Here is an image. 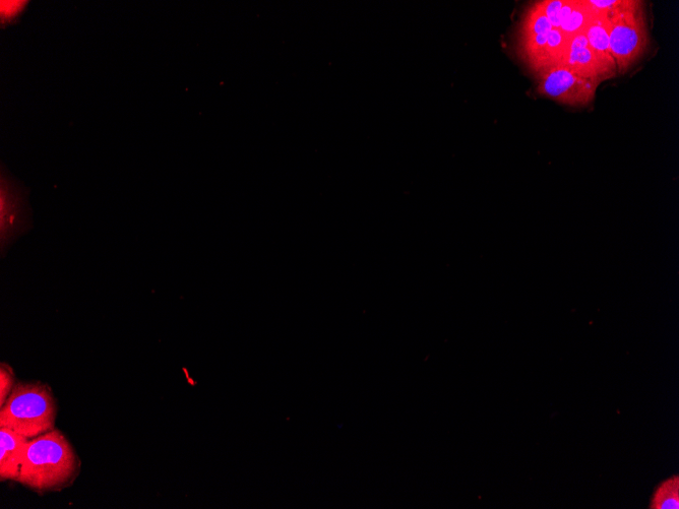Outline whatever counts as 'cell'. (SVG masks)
<instances>
[{
	"label": "cell",
	"mask_w": 679,
	"mask_h": 509,
	"mask_svg": "<svg viewBox=\"0 0 679 509\" xmlns=\"http://www.w3.org/2000/svg\"><path fill=\"white\" fill-rule=\"evenodd\" d=\"M82 461L64 432L53 430L29 439L17 483L37 494L66 490L74 485Z\"/></svg>",
	"instance_id": "6da1fadb"
},
{
	"label": "cell",
	"mask_w": 679,
	"mask_h": 509,
	"mask_svg": "<svg viewBox=\"0 0 679 509\" xmlns=\"http://www.w3.org/2000/svg\"><path fill=\"white\" fill-rule=\"evenodd\" d=\"M57 413V400L47 384L38 380L18 381L7 402L0 407V427L32 439L55 428Z\"/></svg>",
	"instance_id": "7a4b0ae2"
},
{
	"label": "cell",
	"mask_w": 679,
	"mask_h": 509,
	"mask_svg": "<svg viewBox=\"0 0 679 509\" xmlns=\"http://www.w3.org/2000/svg\"><path fill=\"white\" fill-rule=\"evenodd\" d=\"M609 46L616 71L624 75L643 58L650 45V34L643 2L621 0L606 13Z\"/></svg>",
	"instance_id": "3957f363"
},
{
	"label": "cell",
	"mask_w": 679,
	"mask_h": 509,
	"mask_svg": "<svg viewBox=\"0 0 679 509\" xmlns=\"http://www.w3.org/2000/svg\"><path fill=\"white\" fill-rule=\"evenodd\" d=\"M537 92L548 99L574 108L590 105L600 83L582 78L564 66H557L537 74Z\"/></svg>",
	"instance_id": "277c9868"
},
{
	"label": "cell",
	"mask_w": 679,
	"mask_h": 509,
	"mask_svg": "<svg viewBox=\"0 0 679 509\" xmlns=\"http://www.w3.org/2000/svg\"><path fill=\"white\" fill-rule=\"evenodd\" d=\"M0 241L5 256L7 248L30 227V211L22 186L2 168L0 179Z\"/></svg>",
	"instance_id": "5b68a950"
},
{
	"label": "cell",
	"mask_w": 679,
	"mask_h": 509,
	"mask_svg": "<svg viewBox=\"0 0 679 509\" xmlns=\"http://www.w3.org/2000/svg\"><path fill=\"white\" fill-rule=\"evenodd\" d=\"M562 66L582 78L594 80L600 84L616 75L599 59L585 34H579L571 40Z\"/></svg>",
	"instance_id": "8992f818"
},
{
	"label": "cell",
	"mask_w": 679,
	"mask_h": 509,
	"mask_svg": "<svg viewBox=\"0 0 679 509\" xmlns=\"http://www.w3.org/2000/svg\"><path fill=\"white\" fill-rule=\"evenodd\" d=\"M28 441L14 430L0 427V481H18Z\"/></svg>",
	"instance_id": "52a82bcc"
},
{
	"label": "cell",
	"mask_w": 679,
	"mask_h": 509,
	"mask_svg": "<svg viewBox=\"0 0 679 509\" xmlns=\"http://www.w3.org/2000/svg\"><path fill=\"white\" fill-rule=\"evenodd\" d=\"M585 35L599 59L607 68L616 73L615 62L610 52L609 23L606 13L599 11Z\"/></svg>",
	"instance_id": "ba28073f"
},
{
	"label": "cell",
	"mask_w": 679,
	"mask_h": 509,
	"mask_svg": "<svg viewBox=\"0 0 679 509\" xmlns=\"http://www.w3.org/2000/svg\"><path fill=\"white\" fill-rule=\"evenodd\" d=\"M598 13L590 2H575L573 11L562 24L561 30L571 39L579 34H585Z\"/></svg>",
	"instance_id": "9c48e42d"
},
{
	"label": "cell",
	"mask_w": 679,
	"mask_h": 509,
	"mask_svg": "<svg viewBox=\"0 0 679 509\" xmlns=\"http://www.w3.org/2000/svg\"><path fill=\"white\" fill-rule=\"evenodd\" d=\"M650 509L679 508V477L671 476L655 489L649 504Z\"/></svg>",
	"instance_id": "30bf717a"
},
{
	"label": "cell",
	"mask_w": 679,
	"mask_h": 509,
	"mask_svg": "<svg viewBox=\"0 0 679 509\" xmlns=\"http://www.w3.org/2000/svg\"><path fill=\"white\" fill-rule=\"evenodd\" d=\"M18 381L12 366L2 362L0 364V407H2L13 393Z\"/></svg>",
	"instance_id": "8fae6325"
},
{
	"label": "cell",
	"mask_w": 679,
	"mask_h": 509,
	"mask_svg": "<svg viewBox=\"0 0 679 509\" xmlns=\"http://www.w3.org/2000/svg\"><path fill=\"white\" fill-rule=\"evenodd\" d=\"M565 0H545L540 2L541 8L554 29H561L560 14Z\"/></svg>",
	"instance_id": "7c38bea8"
}]
</instances>
